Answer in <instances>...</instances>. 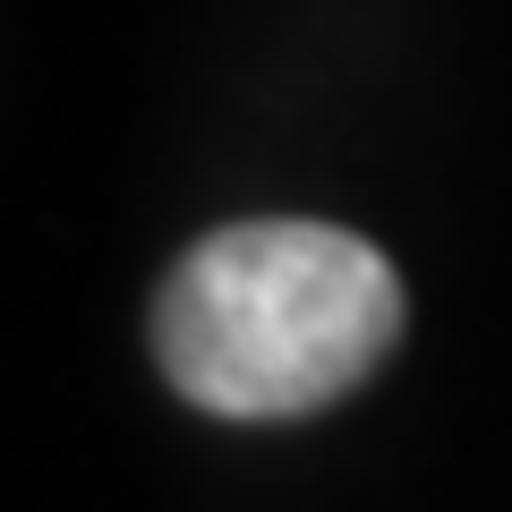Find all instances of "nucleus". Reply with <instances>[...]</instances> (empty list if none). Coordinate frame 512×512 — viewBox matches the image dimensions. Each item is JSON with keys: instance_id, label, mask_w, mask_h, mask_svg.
Returning <instances> with one entry per match:
<instances>
[{"instance_id": "1", "label": "nucleus", "mask_w": 512, "mask_h": 512, "mask_svg": "<svg viewBox=\"0 0 512 512\" xmlns=\"http://www.w3.org/2000/svg\"><path fill=\"white\" fill-rule=\"evenodd\" d=\"M402 274L342 222H222L154 291V367L214 419H308L402 342Z\"/></svg>"}]
</instances>
